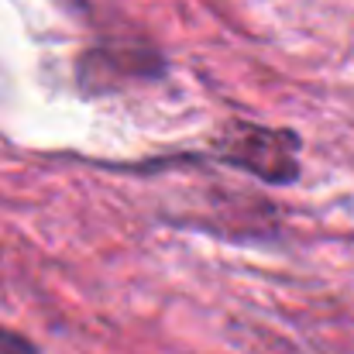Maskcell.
I'll return each mask as SVG.
<instances>
[{"label":"cell","mask_w":354,"mask_h":354,"mask_svg":"<svg viewBox=\"0 0 354 354\" xmlns=\"http://www.w3.org/2000/svg\"><path fill=\"white\" fill-rule=\"evenodd\" d=\"M217 155L237 169L282 186L299 176V138L292 131L258 127V124H234L224 131Z\"/></svg>","instance_id":"6da1fadb"},{"label":"cell","mask_w":354,"mask_h":354,"mask_svg":"<svg viewBox=\"0 0 354 354\" xmlns=\"http://www.w3.org/2000/svg\"><path fill=\"white\" fill-rule=\"evenodd\" d=\"M0 354H38V348L31 341H24L21 334L0 327Z\"/></svg>","instance_id":"3957f363"},{"label":"cell","mask_w":354,"mask_h":354,"mask_svg":"<svg viewBox=\"0 0 354 354\" xmlns=\"http://www.w3.org/2000/svg\"><path fill=\"white\" fill-rule=\"evenodd\" d=\"M158 55L148 48H127V45H104L83 55L80 62V80L86 90H107L120 80H138V76H155Z\"/></svg>","instance_id":"7a4b0ae2"}]
</instances>
